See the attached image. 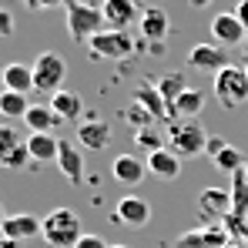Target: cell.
I'll return each instance as SVG.
<instances>
[{
  "label": "cell",
  "instance_id": "obj_1",
  "mask_svg": "<svg viewBox=\"0 0 248 248\" xmlns=\"http://www.w3.org/2000/svg\"><path fill=\"white\" fill-rule=\"evenodd\" d=\"M44 242L50 248H74L81 242V215L74 208H54L44 215V228H41Z\"/></svg>",
  "mask_w": 248,
  "mask_h": 248
},
{
  "label": "cell",
  "instance_id": "obj_2",
  "mask_svg": "<svg viewBox=\"0 0 248 248\" xmlns=\"http://www.w3.org/2000/svg\"><path fill=\"white\" fill-rule=\"evenodd\" d=\"M165 138L178 158H195V155L205 151V144H208V131L202 127L198 118H174L168 124Z\"/></svg>",
  "mask_w": 248,
  "mask_h": 248
},
{
  "label": "cell",
  "instance_id": "obj_3",
  "mask_svg": "<svg viewBox=\"0 0 248 248\" xmlns=\"http://www.w3.org/2000/svg\"><path fill=\"white\" fill-rule=\"evenodd\" d=\"M64 17H67V34L74 41H91L104 27V14L84 0H64Z\"/></svg>",
  "mask_w": 248,
  "mask_h": 248
},
{
  "label": "cell",
  "instance_id": "obj_4",
  "mask_svg": "<svg viewBox=\"0 0 248 248\" xmlns=\"http://www.w3.org/2000/svg\"><path fill=\"white\" fill-rule=\"evenodd\" d=\"M215 97H218V104L225 108V111H235V108H242L248 101V74L245 67H225V71H218L215 74Z\"/></svg>",
  "mask_w": 248,
  "mask_h": 248
},
{
  "label": "cell",
  "instance_id": "obj_5",
  "mask_svg": "<svg viewBox=\"0 0 248 248\" xmlns=\"http://www.w3.org/2000/svg\"><path fill=\"white\" fill-rule=\"evenodd\" d=\"M34 91H44V94H57L64 91L61 84L67 81V61L57 54V50H44L34 57Z\"/></svg>",
  "mask_w": 248,
  "mask_h": 248
},
{
  "label": "cell",
  "instance_id": "obj_6",
  "mask_svg": "<svg viewBox=\"0 0 248 248\" xmlns=\"http://www.w3.org/2000/svg\"><path fill=\"white\" fill-rule=\"evenodd\" d=\"M138 44L131 41L127 31H101L87 41V50H91V61H124L134 54Z\"/></svg>",
  "mask_w": 248,
  "mask_h": 248
},
{
  "label": "cell",
  "instance_id": "obj_7",
  "mask_svg": "<svg viewBox=\"0 0 248 248\" xmlns=\"http://www.w3.org/2000/svg\"><path fill=\"white\" fill-rule=\"evenodd\" d=\"M31 161V151H27V138H20L17 127L10 124H0V168H24Z\"/></svg>",
  "mask_w": 248,
  "mask_h": 248
},
{
  "label": "cell",
  "instance_id": "obj_8",
  "mask_svg": "<svg viewBox=\"0 0 248 248\" xmlns=\"http://www.w3.org/2000/svg\"><path fill=\"white\" fill-rule=\"evenodd\" d=\"M78 144L87 148V151H104L111 144V124L97 114H87L81 124H78Z\"/></svg>",
  "mask_w": 248,
  "mask_h": 248
},
{
  "label": "cell",
  "instance_id": "obj_9",
  "mask_svg": "<svg viewBox=\"0 0 248 248\" xmlns=\"http://www.w3.org/2000/svg\"><path fill=\"white\" fill-rule=\"evenodd\" d=\"M198 215L205 218L208 225H218L221 218L232 215V191L225 188H205L198 198Z\"/></svg>",
  "mask_w": 248,
  "mask_h": 248
},
{
  "label": "cell",
  "instance_id": "obj_10",
  "mask_svg": "<svg viewBox=\"0 0 248 248\" xmlns=\"http://www.w3.org/2000/svg\"><path fill=\"white\" fill-rule=\"evenodd\" d=\"M44 228V218L37 215H27V211H17V215H7V221H3V238H10V242H31V238H37Z\"/></svg>",
  "mask_w": 248,
  "mask_h": 248
},
{
  "label": "cell",
  "instance_id": "obj_11",
  "mask_svg": "<svg viewBox=\"0 0 248 248\" xmlns=\"http://www.w3.org/2000/svg\"><path fill=\"white\" fill-rule=\"evenodd\" d=\"M114 221H121L127 228H144L151 221V205L144 198H138V195H124L118 202V208H114Z\"/></svg>",
  "mask_w": 248,
  "mask_h": 248
},
{
  "label": "cell",
  "instance_id": "obj_12",
  "mask_svg": "<svg viewBox=\"0 0 248 248\" xmlns=\"http://www.w3.org/2000/svg\"><path fill=\"white\" fill-rule=\"evenodd\" d=\"M101 14H104V24H108L111 31H127L134 20H141L134 0H104Z\"/></svg>",
  "mask_w": 248,
  "mask_h": 248
},
{
  "label": "cell",
  "instance_id": "obj_13",
  "mask_svg": "<svg viewBox=\"0 0 248 248\" xmlns=\"http://www.w3.org/2000/svg\"><path fill=\"white\" fill-rule=\"evenodd\" d=\"M138 31L148 44H165V37L171 34V20H168V14L161 7H148L138 20Z\"/></svg>",
  "mask_w": 248,
  "mask_h": 248
},
{
  "label": "cell",
  "instance_id": "obj_14",
  "mask_svg": "<svg viewBox=\"0 0 248 248\" xmlns=\"http://www.w3.org/2000/svg\"><path fill=\"white\" fill-rule=\"evenodd\" d=\"M228 245V232L221 225H205L198 232H185L178 238V248H225Z\"/></svg>",
  "mask_w": 248,
  "mask_h": 248
},
{
  "label": "cell",
  "instance_id": "obj_15",
  "mask_svg": "<svg viewBox=\"0 0 248 248\" xmlns=\"http://www.w3.org/2000/svg\"><path fill=\"white\" fill-rule=\"evenodd\" d=\"M188 64L198 67V71H215L218 74V71L228 67V57H225V50L218 44H195L188 50Z\"/></svg>",
  "mask_w": 248,
  "mask_h": 248
},
{
  "label": "cell",
  "instance_id": "obj_16",
  "mask_svg": "<svg viewBox=\"0 0 248 248\" xmlns=\"http://www.w3.org/2000/svg\"><path fill=\"white\" fill-rule=\"evenodd\" d=\"M57 171H61L71 185H84V155H81L78 144L61 141V151H57Z\"/></svg>",
  "mask_w": 248,
  "mask_h": 248
},
{
  "label": "cell",
  "instance_id": "obj_17",
  "mask_svg": "<svg viewBox=\"0 0 248 248\" xmlns=\"http://www.w3.org/2000/svg\"><path fill=\"white\" fill-rule=\"evenodd\" d=\"M211 34H215L218 44H228V47H238V44L248 41V31L242 27V20L235 14H218L211 20Z\"/></svg>",
  "mask_w": 248,
  "mask_h": 248
},
{
  "label": "cell",
  "instance_id": "obj_18",
  "mask_svg": "<svg viewBox=\"0 0 248 248\" xmlns=\"http://www.w3.org/2000/svg\"><path fill=\"white\" fill-rule=\"evenodd\" d=\"M111 174H114V181H121V185H127V188H134V185L144 181V174H148V161H141V158H134V155H118V158L111 161Z\"/></svg>",
  "mask_w": 248,
  "mask_h": 248
},
{
  "label": "cell",
  "instance_id": "obj_19",
  "mask_svg": "<svg viewBox=\"0 0 248 248\" xmlns=\"http://www.w3.org/2000/svg\"><path fill=\"white\" fill-rule=\"evenodd\" d=\"M131 101H138L155 121H174L171 118V111H168V104H165V97H161V91H158V84H141V87H134V97Z\"/></svg>",
  "mask_w": 248,
  "mask_h": 248
},
{
  "label": "cell",
  "instance_id": "obj_20",
  "mask_svg": "<svg viewBox=\"0 0 248 248\" xmlns=\"http://www.w3.org/2000/svg\"><path fill=\"white\" fill-rule=\"evenodd\" d=\"M27 151H31V161L37 165H57V151H61V138L54 134H27Z\"/></svg>",
  "mask_w": 248,
  "mask_h": 248
},
{
  "label": "cell",
  "instance_id": "obj_21",
  "mask_svg": "<svg viewBox=\"0 0 248 248\" xmlns=\"http://www.w3.org/2000/svg\"><path fill=\"white\" fill-rule=\"evenodd\" d=\"M50 108H54V114L61 118V121H81L84 114V101L81 94H74V91H57V94H50Z\"/></svg>",
  "mask_w": 248,
  "mask_h": 248
},
{
  "label": "cell",
  "instance_id": "obj_22",
  "mask_svg": "<svg viewBox=\"0 0 248 248\" xmlns=\"http://www.w3.org/2000/svg\"><path fill=\"white\" fill-rule=\"evenodd\" d=\"M24 124L31 134H54V127L61 124V118L54 114L50 104H31V111L24 114Z\"/></svg>",
  "mask_w": 248,
  "mask_h": 248
},
{
  "label": "cell",
  "instance_id": "obj_23",
  "mask_svg": "<svg viewBox=\"0 0 248 248\" xmlns=\"http://www.w3.org/2000/svg\"><path fill=\"white\" fill-rule=\"evenodd\" d=\"M3 91L31 94L34 91V67H27V64H7L3 67Z\"/></svg>",
  "mask_w": 248,
  "mask_h": 248
},
{
  "label": "cell",
  "instance_id": "obj_24",
  "mask_svg": "<svg viewBox=\"0 0 248 248\" xmlns=\"http://www.w3.org/2000/svg\"><path fill=\"white\" fill-rule=\"evenodd\" d=\"M148 171L155 178H178L181 174V158L171 151V148H161L155 155H148Z\"/></svg>",
  "mask_w": 248,
  "mask_h": 248
},
{
  "label": "cell",
  "instance_id": "obj_25",
  "mask_svg": "<svg viewBox=\"0 0 248 248\" xmlns=\"http://www.w3.org/2000/svg\"><path fill=\"white\" fill-rule=\"evenodd\" d=\"M158 91H161V97H165L168 111H171V118H174V101L188 91V81H185V74L181 71H174V74H165L161 81H158Z\"/></svg>",
  "mask_w": 248,
  "mask_h": 248
},
{
  "label": "cell",
  "instance_id": "obj_26",
  "mask_svg": "<svg viewBox=\"0 0 248 248\" xmlns=\"http://www.w3.org/2000/svg\"><path fill=\"white\" fill-rule=\"evenodd\" d=\"M202 111H205V94L195 91V87H188V91L174 101V118H198Z\"/></svg>",
  "mask_w": 248,
  "mask_h": 248
},
{
  "label": "cell",
  "instance_id": "obj_27",
  "mask_svg": "<svg viewBox=\"0 0 248 248\" xmlns=\"http://www.w3.org/2000/svg\"><path fill=\"white\" fill-rule=\"evenodd\" d=\"M31 111V101L27 94H17V91H0V118H20Z\"/></svg>",
  "mask_w": 248,
  "mask_h": 248
},
{
  "label": "cell",
  "instance_id": "obj_28",
  "mask_svg": "<svg viewBox=\"0 0 248 248\" xmlns=\"http://www.w3.org/2000/svg\"><path fill=\"white\" fill-rule=\"evenodd\" d=\"M232 215L248 218V174L245 171L232 174Z\"/></svg>",
  "mask_w": 248,
  "mask_h": 248
},
{
  "label": "cell",
  "instance_id": "obj_29",
  "mask_svg": "<svg viewBox=\"0 0 248 248\" xmlns=\"http://www.w3.org/2000/svg\"><path fill=\"white\" fill-rule=\"evenodd\" d=\"M245 165H248L245 155H242L235 144H228V148L215 158V168H218V171H225V174H238V171H245Z\"/></svg>",
  "mask_w": 248,
  "mask_h": 248
},
{
  "label": "cell",
  "instance_id": "obj_30",
  "mask_svg": "<svg viewBox=\"0 0 248 248\" xmlns=\"http://www.w3.org/2000/svg\"><path fill=\"white\" fill-rule=\"evenodd\" d=\"M165 134H158L155 127H144V131H134V144L141 148V151H148V155H155V151H161L165 148Z\"/></svg>",
  "mask_w": 248,
  "mask_h": 248
},
{
  "label": "cell",
  "instance_id": "obj_31",
  "mask_svg": "<svg viewBox=\"0 0 248 248\" xmlns=\"http://www.w3.org/2000/svg\"><path fill=\"white\" fill-rule=\"evenodd\" d=\"M124 121L131 124L134 131H144V127H155V118H151V114H148V111H144V108H141L138 101H131V108L124 111Z\"/></svg>",
  "mask_w": 248,
  "mask_h": 248
},
{
  "label": "cell",
  "instance_id": "obj_32",
  "mask_svg": "<svg viewBox=\"0 0 248 248\" xmlns=\"http://www.w3.org/2000/svg\"><path fill=\"white\" fill-rule=\"evenodd\" d=\"M225 148H228V138H221V134H208L205 155H208V158H211V161H215V158H218V155H221Z\"/></svg>",
  "mask_w": 248,
  "mask_h": 248
},
{
  "label": "cell",
  "instance_id": "obj_33",
  "mask_svg": "<svg viewBox=\"0 0 248 248\" xmlns=\"http://www.w3.org/2000/svg\"><path fill=\"white\" fill-rule=\"evenodd\" d=\"M74 248H111L108 238H101V235H81V242Z\"/></svg>",
  "mask_w": 248,
  "mask_h": 248
},
{
  "label": "cell",
  "instance_id": "obj_34",
  "mask_svg": "<svg viewBox=\"0 0 248 248\" xmlns=\"http://www.w3.org/2000/svg\"><path fill=\"white\" fill-rule=\"evenodd\" d=\"M14 34V14L0 7V37H10Z\"/></svg>",
  "mask_w": 248,
  "mask_h": 248
},
{
  "label": "cell",
  "instance_id": "obj_35",
  "mask_svg": "<svg viewBox=\"0 0 248 248\" xmlns=\"http://www.w3.org/2000/svg\"><path fill=\"white\" fill-rule=\"evenodd\" d=\"M31 10H50V7H57V3H64V0H24Z\"/></svg>",
  "mask_w": 248,
  "mask_h": 248
},
{
  "label": "cell",
  "instance_id": "obj_36",
  "mask_svg": "<svg viewBox=\"0 0 248 248\" xmlns=\"http://www.w3.org/2000/svg\"><path fill=\"white\" fill-rule=\"evenodd\" d=\"M235 17L242 20V27L248 31V0H238V3H235Z\"/></svg>",
  "mask_w": 248,
  "mask_h": 248
},
{
  "label": "cell",
  "instance_id": "obj_37",
  "mask_svg": "<svg viewBox=\"0 0 248 248\" xmlns=\"http://www.w3.org/2000/svg\"><path fill=\"white\" fill-rule=\"evenodd\" d=\"M225 248H248V242H242V238H228V245Z\"/></svg>",
  "mask_w": 248,
  "mask_h": 248
},
{
  "label": "cell",
  "instance_id": "obj_38",
  "mask_svg": "<svg viewBox=\"0 0 248 248\" xmlns=\"http://www.w3.org/2000/svg\"><path fill=\"white\" fill-rule=\"evenodd\" d=\"M188 3H191L195 10H205V7H208V3H211V0H188Z\"/></svg>",
  "mask_w": 248,
  "mask_h": 248
},
{
  "label": "cell",
  "instance_id": "obj_39",
  "mask_svg": "<svg viewBox=\"0 0 248 248\" xmlns=\"http://www.w3.org/2000/svg\"><path fill=\"white\" fill-rule=\"evenodd\" d=\"M3 242V248H24V242H10V238H0Z\"/></svg>",
  "mask_w": 248,
  "mask_h": 248
},
{
  "label": "cell",
  "instance_id": "obj_40",
  "mask_svg": "<svg viewBox=\"0 0 248 248\" xmlns=\"http://www.w3.org/2000/svg\"><path fill=\"white\" fill-rule=\"evenodd\" d=\"M3 221H7V211H3V205H0V228H3Z\"/></svg>",
  "mask_w": 248,
  "mask_h": 248
},
{
  "label": "cell",
  "instance_id": "obj_41",
  "mask_svg": "<svg viewBox=\"0 0 248 248\" xmlns=\"http://www.w3.org/2000/svg\"><path fill=\"white\" fill-rule=\"evenodd\" d=\"M242 47H245V57H248V41H245V44H242Z\"/></svg>",
  "mask_w": 248,
  "mask_h": 248
},
{
  "label": "cell",
  "instance_id": "obj_42",
  "mask_svg": "<svg viewBox=\"0 0 248 248\" xmlns=\"http://www.w3.org/2000/svg\"><path fill=\"white\" fill-rule=\"evenodd\" d=\"M0 84H3V67H0Z\"/></svg>",
  "mask_w": 248,
  "mask_h": 248
},
{
  "label": "cell",
  "instance_id": "obj_43",
  "mask_svg": "<svg viewBox=\"0 0 248 248\" xmlns=\"http://www.w3.org/2000/svg\"><path fill=\"white\" fill-rule=\"evenodd\" d=\"M111 248H127V245H111Z\"/></svg>",
  "mask_w": 248,
  "mask_h": 248
},
{
  "label": "cell",
  "instance_id": "obj_44",
  "mask_svg": "<svg viewBox=\"0 0 248 248\" xmlns=\"http://www.w3.org/2000/svg\"><path fill=\"white\" fill-rule=\"evenodd\" d=\"M245 74H248V64H245Z\"/></svg>",
  "mask_w": 248,
  "mask_h": 248
},
{
  "label": "cell",
  "instance_id": "obj_45",
  "mask_svg": "<svg viewBox=\"0 0 248 248\" xmlns=\"http://www.w3.org/2000/svg\"><path fill=\"white\" fill-rule=\"evenodd\" d=\"M245 174H248V165H245Z\"/></svg>",
  "mask_w": 248,
  "mask_h": 248
},
{
  "label": "cell",
  "instance_id": "obj_46",
  "mask_svg": "<svg viewBox=\"0 0 248 248\" xmlns=\"http://www.w3.org/2000/svg\"><path fill=\"white\" fill-rule=\"evenodd\" d=\"M134 3H141V0H134Z\"/></svg>",
  "mask_w": 248,
  "mask_h": 248
},
{
  "label": "cell",
  "instance_id": "obj_47",
  "mask_svg": "<svg viewBox=\"0 0 248 248\" xmlns=\"http://www.w3.org/2000/svg\"><path fill=\"white\" fill-rule=\"evenodd\" d=\"M0 248H3V242H0Z\"/></svg>",
  "mask_w": 248,
  "mask_h": 248
}]
</instances>
